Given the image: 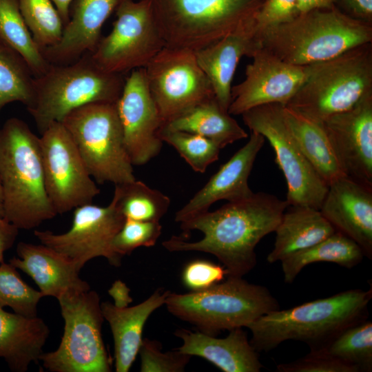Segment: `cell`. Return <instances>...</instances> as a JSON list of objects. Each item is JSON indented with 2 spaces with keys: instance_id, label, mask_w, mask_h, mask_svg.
<instances>
[{
  "instance_id": "obj_1",
  "label": "cell",
  "mask_w": 372,
  "mask_h": 372,
  "mask_svg": "<svg viewBox=\"0 0 372 372\" xmlns=\"http://www.w3.org/2000/svg\"><path fill=\"white\" fill-rule=\"evenodd\" d=\"M289 206L286 200L274 195L254 193L247 199L228 202L215 211L208 210L180 223L185 234L201 231V240L189 242L174 236L162 244L169 251L211 254L223 264L227 276L242 277L256 265V245L275 231Z\"/></svg>"
},
{
  "instance_id": "obj_2",
  "label": "cell",
  "mask_w": 372,
  "mask_h": 372,
  "mask_svg": "<svg viewBox=\"0 0 372 372\" xmlns=\"http://www.w3.org/2000/svg\"><path fill=\"white\" fill-rule=\"evenodd\" d=\"M371 298V287L350 289L289 309L279 308L247 326L250 342L258 353L289 340L304 342L310 350L320 349L347 328L367 319Z\"/></svg>"
},
{
  "instance_id": "obj_3",
  "label": "cell",
  "mask_w": 372,
  "mask_h": 372,
  "mask_svg": "<svg viewBox=\"0 0 372 372\" xmlns=\"http://www.w3.org/2000/svg\"><path fill=\"white\" fill-rule=\"evenodd\" d=\"M0 183L3 218L19 229L57 215L45 189L39 137L18 118L0 129Z\"/></svg>"
},
{
  "instance_id": "obj_4",
  "label": "cell",
  "mask_w": 372,
  "mask_h": 372,
  "mask_svg": "<svg viewBox=\"0 0 372 372\" xmlns=\"http://www.w3.org/2000/svg\"><path fill=\"white\" fill-rule=\"evenodd\" d=\"M280 60L309 65L333 59L356 46L372 43V25L356 20L336 6L299 14L254 38Z\"/></svg>"
},
{
  "instance_id": "obj_5",
  "label": "cell",
  "mask_w": 372,
  "mask_h": 372,
  "mask_svg": "<svg viewBox=\"0 0 372 372\" xmlns=\"http://www.w3.org/2000/svg\"><path fill=\"white\" fill-rule=\"evenodd\" d=\"M125 77L107 72L86 53L67 64H51L34 78L32 101L27 110L42 133L54 122H61L74 110L96 103H116Z\"/></svg>"
},
{
  "instance_id": "obj_6",
  "label": "cell",
  "mask_w": 372,
  "mask_h": 372,
  "mask_svg": "<svg viewBox=\"0 0 372 372\" xmlns=\"http://www.w3.org/2000/svg\"><path fill=\"white\" fill-rule=\"evenodd\" d=\"M165 304L172 315L211 335L223 330L247 327L260 316L280 308L267 288L236 276H227L225 281L201 291L170 292Z\"/></svg>"
},
{
  "instance_id": "obj_7",
  "label": "cell",
  "mask_w": 372,
  "mask_h": 372,
  "mask_svg": "<svg viewBox=\"0 0 372 372\" xmlns=\"http://www.w3.org/2000/svg\"><path fill=\"white\" fill-rule=\"evenodd\" d=\"M372 92V43L311 65L306 80L285 106L320 125Z\"/></svg>"
},
{
  "instance_id": "obj_8",
  "label": "cell",
  "mask_w": 372,
  "mask_h": 372,
  "mask_svg": "<svg viewBox=\"0 0 372 372\" xmlns=\"http://www.w3.org/2000/svg\"><path fill=\"white\" fill-rule=\"evenodd\" d=\"M265 0H151L165 46L196 52L253 17Z\"/></svg>"
},
{
  "instance_id": "obj_9",
  "label": "cell",
  "mask_w": 372,
  "mask_h": 372,
  "mask_svg": "<svg viewBox=\"0 0 372 372\" xmlns=\"http://www.w3.org/2000/svg\"><path fill=\"white\" fill-rule=\"evenodd\" d=\"M61 123L96 183L115 185L136 179L116 103L85 105L70 112Z\"/></svg>"
},
{
  "instance_id": "obj_10",
  "label": "cell",
  "mask_w": 372,
  "mask_h": 372,
  "mask_svg": "<svg viewBox=\"0 0 372 372\" xmlns=\"http://www.w3.org/2000/svg\"><path fill=\"white\" fill-rule=\"evenodd\" d=\"M64 320L59 347L42 353L39 360L52 372H109L111 359L101 334L104 318L99 294L90 289L57 298Z\"/></svg>"
},
{
  "instance_id": "obj_11",
  "label": "cell",
  "mask_w": 372,
  "mask_h": 372,
  "mask_svg": "<svg viewBox=\"0 0 372 372\" xmlns=\"http://www.w3.org/2000/svg\"><path fill=\"white\" fill-rule=\"evenodd\" d=\"M281 103L251 108L242 115L251 132L262 134L275 152V161L285 178L289 205L320 209L327 184L306 159L287 125Z\"/></svg>"
},
{
  "instance_id": "obj_12",
  "label": "cell",
  "mask_w": 372,
  "mask_h": 372,
  "mask_svg": "<svg viewBox=\"0 0 372 372\" xmlns=\"http://www.w3.org/2000/svg\"><path fill=\"white\" fill-rule=\"evenodd\" d=\"M111 32L91 53L104 70L124 74L145 68L165 46L151 0H121Z\"/></svg>"
},
{
  "instance_id": "obj_13",
  "label": "cell",
  "mask_w": 372,
  "mask_h": 372,
  "mask_svg": "<svg viewBox=\"0 0 372 372\" xmlns=\"http://www.w3.org/2000/svg\"><path fill=\"white\" fill-rule=\"evenodd\" d=\"M143 68L162 125L215 97L192 50L165 46Z\"/></svg>"
},
{
  "instance_id": "obj_14",
  "label": "cell",
  "mask_w": 372,
  "mask_h": 372,
  "mask_svg": "<svg viewBox=\"0 0 372 372\" xmlns=\"http://www.w3.org/2000/svg\"><path fill=\"white\" fill-rule=\"evenodd\" d=\"M41 135L45 189L57 214L91 203L100 189L65 126L54 122Z\"/></svg>"
},
{
  "instance_id": "obj_15",
  "label": "cell",
  "mask_w": 372,
  "mask_h": 372,
  "mask_svg": "<svg viewBox=\"0 0 372 372\" xmlns=\"http://www.w3.org/2000/svg\"><path fill=\"white\" fill-rule=\"evenodd\" d=\"M125 220L112 199L106 207L91 203L76 207L71 228L63 234L36 230L34 234L41 244L61 254L79 270L96 257H104L110 265L118 267L123 257L114 251L112 241Z\"/></svg>"
},
{
  "instance_id": "obj_16",
  "label": "cell",
  "mask_w": 372,
  "mask_h": 372,
  "mask_svg": "<svg viewBox=\"0 0 372 372\" xmlns=\"http://www.w3.org/2000/svg\"><path fill=\"white\" fill-rule=\"evenodd\" d=\"M246 66L245 78L231 87L228 113L241 115L269 103L286 105L306 80L311 65L286 63L267 50L257 48Z\"/></svg>"
},
{
  "instance_id": "obj_17",
  "label": "cell",
  "mask_w": 372,
  "mask_h": 372,
  "mask_svg": "<svg viewBox=\"0 0 372 372\" xmlns=\"http://www.w3.org/2000/svg\"><path fill=\"white\" fill-rule=\"evenodd\" d=\"M124 143L133 165H143L161 152L162 121L149 92L144 68L131 71L116 102Z\"/></svg>"
},
{
  "instance_id": "obj_18",
  "label": "cell",
  "mask_w": 372,
  "mask_h": 372,
  "mask_svg": "<svg viewBox=\"0 0 372 372\" xmlns=\"http://www.w3.org/2000/svg\"><path fill=\"white\" fill-rule=\"evenodd\" d=\"M320 125L344 174L372 187V92Z\"/></svg>"
},
{
  "instance_id": "obj_19",
  "label": "cell",
  "mask_w": 372,
  "mask_h": 372,
  "mask_svg": "<svg viewBox=\"0 0 372 372\" xmlns=\"http://www.w3.org/2000/svg\"><path fill=\"white\" fill-rule=\"evenodd\" d=\"M265 138L251 132L247 143L239 149L209 178L207 183L180 209L175 221L183 223L209 210L211 205L220 200L236 202L247 199L254 193L250 189L248 179Z\"/></svg>"
},
{
  "instance_id": "obj_20",
  "label": "cell",
  "mask_w": 372,
  "mask_h": 372,
  "mask_svg": "<svg viewBox=\"0 0 372 372\" xmlns=\"http://www.w3.org/2000/svg\"><path fill=\"white\" fill-rule=\"evenodd\" d=\"M320 211L333 227L372 258V187L346 176L328 187Z\"/></svg>"
},
{
  "instance_id": "obj_21",
  "label": "cell",
  "mask_w": 372,
  "mask_h": 372,
  "mask_svg": "<svg viewBox=\"0 0 372 372\" xmlns=\"http://www.w3.org/2000/svg\"><path fill=\"white\" fill-rule=\"evenodd\" d=\"M121 0H74L72 12L59 42L43 52L50 64L72 63L92 53L99 43L101 29Z\"/></svg>"
},
{
  "instance_id": "obj_22",
  "label": "cell",
  "mask_w": 372,
  "mask_h": 372,
  "mask_svg": "<svg viewBox=\"0 0 372 372\" xmlns=\"http://www.w3.org/2000/svg\"><path fill=\"white\" fill-rule=\"evenodd\" d=\"M253 17L215 43L195 52L198 65L208 78L215 97L228 111L235 71L244 56L256 50Z\"/></svg>"
},
{
  "instance_id": "obj_23",
  "label": "cell",
  "mask_w": 372,
  "mask_h": 372,
  "mask_svg": "<svg viewBox=\"0 0 372 372\" xmlns=\"http://www.w3.org/2000/svg\"><path fill=\"white\" fill-rule=\"evenodd\" d=\"M17 253L18 258H11L10 263L31 277L43 297L57 299L67 293L90 289L76 265L48 246L20 242Z\"/></svg>"
},
{
  "instance_id": "obj_24",
  "label": "cell",
  "mask_w": 372,
  "mask_h": 372,
  "mask_svg": "<svg viewBox=\"0 0 372 372\" xmlns=\"http://www.w3.org/2000/svg\"><path fill=\"white\" fill-rule=\"evenodd\" d=\"M174 334L183 341L177 350L201 357L224 372H259L263 367L259 353L242 328L230 330L224 338L185 329L176 330Z\"/></svg>"
},
{
  "instance_id": "obj_25",
  "label": "cell",
  "mask_w": 372,
  "mask_h": 372,
  "mask_svg": "<svg viewBox=\"0 0 372 372\" xmlns=\"http://www.w3.org/2000/svg\"><path fill=\"white\" fill-rule=\"evenodd\" d=\"M169 293L158 289L145 301L131 307L119 308L110 302L101 303L103 316L109 323L113 336L116 371L127 372L130 369L139 351L146 321L165 304Z\"/></svg>"
},
{
  "instance_id": "obj_26",
  "label": "cell",
  "mask_w": 372,
  "mask_h": 372,
  "mask_svg": "<svg viewBox=\"0 0 372 372\" xmlns=\"http://www.w3.org/2000/svg\"><path fill=\"white\" fill-rule=\"evenodd\" d=\"M44 321L6 311L0 307V358L12 371L25 372L37 363L49 335Z\"/></svg>"
},
{
  "instance_id": "obj_27",
  "label": "cell",
  "mask_w": 372,
  "mask_h": 372,
  "mask_svg": "<svg viewBox=\"0 0 372 372\" xmlns=\"http://www.w3.org/2000/svg\"><path fill=\"white\" fill-rule=\"evenodd\" d=\"M288 207L274 231L273 247L267 258L269 263L281 262L320 242L335 231L320 209L306 206L289 205Z\"/></svg>"
},
{
  "instance_id": "obj_28",
  "label": "cell",
  "mask_w": 372,
  "mask_h": 372,
  "mask_svg": "<svg viewBox=\"0 0 372 372\" xmlns=\"http://www.w3.org/2000/svg\"><path fill=\"white\" fill-rule=\"evenodd\" d=\"M283 114L302 153L327 185L344 176L322 127L285 105Z\"/></svg>"
},
{
  "instance_id": "obj_29",
  "label": "cell",
  "mask_w": 372,
  "mask_h": 372,
  "mask_svg": "<svg viewBox=\"0 0 372 372\" xmlns=\"http://www.w3.org/2000/svg\"><path fill=\"white\" fill-rule=\"evenodd\" d=\"M161 127L198 134L215 142L221 149L248 136L228 111L220 106L216 97Z\"/></svg>"
},
{
  "instance_id": "obj_30",
  "label": "cell",
  "mask_w": 372,
  "mask_h": 372,
  "mask_svg": "<svg viewBox=\"0 0 372 372\" xmlns=\"http://www.w3.org/2000/svg\"><path fill=\"white\" fill-rule=\"evenodd\" d=\"M364 256L355 241L335 231L320 242L282 260L284 280L287 283L293 282L304 267L318 262H333L351 269L359 265Z\"/></svg>"
},
{
  "instance_id": "obj_31",
  "label": "cell",
  "mask_w": 372,
  "mask_h": 372,
  "mask_svg": "<svg viewBox=\"0 0 372 372\" xmlns=\"http://www.w3.org/2000/svg\"><path fill=\"white\" fill-rule=\"evenodd\" d=\"M0 41L24 59L34 78L44 74L51 65L26 25L19 0H0Z\"/></svg>"
},
{
  "instance_id": "obj_32",
  "label": "cell",
  "mask_w": 372,
  "mask_h": 372,
  "mask_svg": "<svg viewBox=\"0 0 372 372\" xmlns=\"http://www.w3.org/2000/svg\"><path fill=\"white\" fill-rule=\"evenodd\" d=\"M114 186L112 200L125 219L159 222L170 206L167 196L141 180Z\"/></svg>"
},
{
  "instance_id": "obj_33",
  "label": "cell",
  "mask_w": 372,
  "mask_h": 372,
  "mask_svg": "<svg viewBox=\"0 0 372 372\" xmlns=\"http://www.w3.org/2000/svg\"><path fill=\"white\" fill-rule=\"evenodd\" d=\"M355 369L372 371V322L366 319L352 325L320 349Z\"/></svg>"
},
{
  "instance_id": "obj_34",
  "label": "cell",
  "mask_w": 372,
  "mask_h": 372,
  "mask_svg": "<svg viewBox=\"0 0 372 372\" xmlns=\"http://www.w3.org/2000/svg\"><path fill=\"white\" fill-rule=\"evenodd\" d=\"M34 77L24 59L0 41V112L12 102L32 101Z\"/></svg>"
},
{
  "instance_id": "obj_35",
  "label": "cell",
  "mask_w": 372,
  "mask_h": 372,
  "mask_svg": "<svg viewBox=\"0 0 372 372\" xmlns=\"http://www.w3.org/2000/svg\"><path fill=\"white\" fill-rule=\"evenodd\" d=\"M19 6L34 40L43 51L59 42L64 23L51 0H19Z\"/></svg>"
},
{
  "instance_id": "obj_36",
  "label": "cell",
  "mask_w": 372,
  "mask_h": 372,
  "mask_svg": "<svg viewBox=\"0 0 372 372\" xmlns=\"http://www.w3.org/2000/svg\"><path fill=\"white\" fill-rule=\"evenodd\" d=\"M158 135L163 142L172 146L196 172L203 173L218 159L220 147L198 134L161 127Z\"/></svg>"
},
{
  "instance_id": "obj_37",
  "label": "cell",
  "mask_w": 372,
  "mask_h": 372,
  "mask_svg": "<svg viewBox=\"0 0 372 372\" xmlns=\"http://www.w3.org/2000/svg\"><path fill=\"white\" fill-rule=\"evenodd\" d=\"M10 263L0 264V307H9L23 316H37V305L43 298L27 285Z\"/></svg>"
},
{
  "instance_id": "obj_38",
  "label": "cell",
  "mask_w": 372,
  "mask_h": 372,
  "mask_svg": "<svg viewBox=\"0 0 372 372\" xmlns=\"http://www.w3.org/2000/svg\"><path fill=\"white\" fill-rule=\"evenodd\" d=\"M162 226L158 221H139L125 219L112 241L114 251L123 256L135 249L154 246L159 238Z\"/></svg>"
},
{
  "instance_id": "obj_39",
  "label": "cell",
  "mask_w": 372,
  "mask_h": 372,
  "mask_svg": "<svg viewBox=\"0 0 372 372\" xmlns=\"http://www.w3.org/2000/svg\"><path fill=\"white\" fill-rule=\"evenodd\" d=\"M161 343L143 338L138 353L141 372H182L189 363L191 355L178 350L163 353Z\"/></svg>"
},
{
  "instance_id": "obj_40",
  "label": "cell",
  "mask_w": 372,
  "mask_h": 372,
  "mask_svg": "<svg viewBox=\"0 0 372 372\" xmlns=\"http://www.w3.org/2000/svg\"><path fill=\"white\" fill-rule=\"evenodd\" d=\"M298 15L296 0H265L253 18L255 37Z\"/></svg>"
},
{
  "instance_id": "obj_41",
  "label": "cell",
  "mask_w": 372,
  "mask_h": 372,
  "mask_svg": "<svg viewBox=\"0 0 372 372\" xmlns=\"http://www.w3.org/2000/svg\"><path fill=\"white\" fill-rule=\"evenodd\" d=\"M279 372H356L355 369L321 350L310 353L295 361L280 364Z\"/></svg>"
},
{
  "instance_id": "obj_42",
  "label": "cell",
  "mask_w": 372,
  "mask_h": 372,
  "mask_svg": "<svg viewBox=\"0 0 372 372\" xmlns=\"http://www.w3.org/2000/svg\"><path fill=\"white\" fill-rule=\"evenodd\" d=\"M227 276L223 266L204 260L188 263L182 273V280L191 291H201L220 282Z\"/></svg>"
},
{
  "instance_id": "obj_43",
  "label": "cell",
  "mask_w": 372,
  "mask_h": 372,
  "mask_svg": "<svg viewBox=\"0 0 372 372\" xmlns=\"http://www.w3.org/2000/svg\"><path fill=\"white\" fill-rule=\"evenodd\" d=\"M335 6L347 15L372 25V0H337Z\"/></svg>"
},
{
  "instance_id": "obj_44",
  "label": "cell",
  "mask_w": 372,
  "mask_h": 372,
  "mask_svg": "<svg viewBox=\"0 0 372 372\" xmlns=\"http://www.w3.org/2000/svg\"><path fill=\"white\" fill-rule=\"evenodd\" d=\"M19 228L3 217L0 218V264L3 261L4 252L14 243Z\"/></svg>"
},
{
  "instance_id": "obj_45",
  "label": "cell",
  "mask_w": 372,
  "mask_h": 372,
  "mask_svg": "<svg viewBox=\"0 0 372 372\" xmlns=\"http://www.w3.org/2000/svg\"><path fill=\"white\" fill-rule=\"evenodd\" d=\"M130 291V289L125 283L118 280L114 282L108 290V293L114 300V305L119 308H124L132 302Z\"/></svg>"
},
{
  "instance_id": "obj_46",
  "label": "cell",
  "mask_w": 372,
  "mask_h": 372,
  "mask_svg": "<svg viewBox=\"0 0 372 372\" xmlns=\"http://www.w3.org/2000/svg\"><path fill=\"white\" fill-rule=\"evenodd\" d=\"M337 0H296L298 13L335 7Z\"/></svg>"
},
{
  "instance_id": "obj_47",
  "label": "cell",
  "mask_w": 372,
  "mask_h": 372,
  "mask_svg": "<svg viewBox=\"0 0 372 372\" xmlns=\"http://www.w3.org/2000/svg\"><path fill=\"white\" fill-rule=\"evenodd\" d=\"M58 10L65 25L68 23L70 14V6L74 0H51Z\"/></svg>"
},
{
  "instance_id": "obj_48",
  "label": "cell",
  "mask_w": 372,
  "mask_h": 372,
  "mask_svg": "<svg viewBox=\"0 0 372 372\" xmlns=\"http://www.w3.org/2000/svg\"><path fill=\"white\" fill-rule=\"evenodd\" d=\"M3 209L1 187V183H0V218H3Z\"/></svg>"
}]
</instances>
